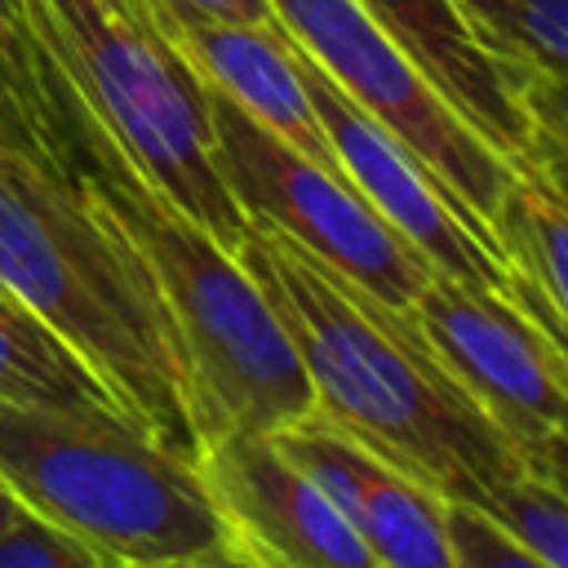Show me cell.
Returning a JSON list of instances; mask_svg holds the SVG:
<instances>
[{"instance_id": "cell-17", "label": "cell", "mask_w": 568, "mask_h": 568, "mask_svg": "<svg viewBox=\"0 0 568 568\" xmlns=\"http://www.w3.org/2000/svg\"><path fill=\"white\" fill-rule=\"evenodd\" d=\"M524 550H532L550 568H568V493L564 479L537 475V470H515L484 506Z\"/></svg>"}, {"instance_id": "cell-22", "label": "cell", "mask_w": 568, "mask_h": 568, "mask_svg": "<svg viewBox=\"0 0 568 568\" xmlns=\"http://www.w3.org/2000/svg\"><path fill=\"white\" fill-rule=\"evenodd\" d=\"M22 510H27V506H22V501H18L13 493H9V484L0 479V532H4V528H9V524H13L18 515H22Z\"/></svg>"}, {"instance_id": "cell-15", "label": "cell", "mask_w": 568, "mask_h": 568, "mask_svg": "<svg viewBox=\"0 0 568 568\" xmlns=\"http://www.w3.org/2000/svg\"><path fill=\"white\" fill-rule=\"evenodd\" d=\"M0 404L62 408V413H124L115 395L75 359L36 315L0 293ZM129 417V413H124Z\"/></svg>"}, {"instance_id": "cell-6", "label": "cell", "mask_w": 568, "mask_h": 568, "mask_svg": "<svg viewBox=\"0 0 568 568\" xmlns=\"http://www.w3.org/2000/svg\"><path fill=\"white\" fill-rule=\"evenodd\" d=\"M204 106L217 173L244 222L271 226L324 271L404 315L435 271L368 209V200L337 169L306 160L284 138L262 129L222 89L204 84Z\"/></svg>"}, {"instance_id": "cell-14", "label": "cell", "mask_w": 568, "mask_h": 568, "mask_svg": "<svg viewBox=\"0 0 568 568\" xmlns=\"http://www.w3.org/2000/svg\"><path fill=\"white\" fill-rule=\"evenodd\" d=\"M493 248H497V257L510 275L515 306L564 346L568 204H564V178L559 173L524 169V173L510 178V186H506V195L493 213Z\"/></svg>"}, {"instance_id": "cell-8", "label": "cell", "mask_w": 568, "mask_h": 568, "mask_svg": "<svg viewBox=\"0 0 568 568\" xmlns=\"http://www.w3.org/2000/svg\"><path fill=\"white\" fill-rule=\"evenodd\" d=\"M444 373L515 444L537 475L564 479L568 364L564 346L510 297L430 275L404 311Z\"/></svg>"}, {"instance_id": "cell-23", "label": "cell", "mask_w": 568, "mask_h": 568, "mask_svg": "<svg viewBox=\"0 0 568 568\" xmlns=\"http://www.w3.org/2000/svg\"><path fill=\"white\" fill-rule=\"evenodd\" d=\"M120 568H195V564H120Z\"/></svg>"}, {"instance_id": "cell-18", "label": "cell", "mask_w": 568, "mask_h": 568, "mask_svg": "<svg viewBox=\"0 0 568 568\" xmlns=\"http://www.w3.org/2000/svg\"><path fill=\"white\" fill-rule=\"evenodd\" d=\"M448 524V559L453 568H550L532 550H524L493 515H484L470 501H448L444 506Z\"/></svg>"}, {"instance_id": "cell-19", "label": "cell", "mask_w": 568, "mask_h": 568, "mask_svg": "<svg viewBox=\"0 0 568 568\" xmlns=\"http://www.w3.org/2000/svg\"><path fill=\"white\" fill-rule=\"evenodd\" d=\"M0 568H106L80 537L22 510L0 532Z\"/></svg>"}, {"instance_id": "cell-9", "label": "cell", "mask_w": 568, "mask_h": 568, "mask_svg": "<svg viewBox=\"0 0 568 568\" xmlns=\"http://www.w3.org/2000/svg\"><path fill=\"white\" fill-rule=\"evenodd\" d=\"M359 9L515 173L564 178V80L501 62L453 0H359Z\"/></svg>"}, {"instance_id": "cell-3", "label": "cell", "mask_w": 568, "mask_h": 568, "mask_svg": "<svg viewBox=\"0 0 568 568\" xmlns=\"http://www.w3.org/2000/svg\"><path fill=\"white\" fill-rule=\"evenodd\" d=\"M0 293L84 359L142 430L200 462L186 377L142 257L62 169L4 133Z\"/></svg>"}, {"instance_id": "cell-5", "label": "cell", "mask_w": 568, "mask_h": 568, "mask_svg": "<svg viewBox=\"0 0 568 568\" xmlns=\"http://www.w3.org/2000/svg\"><path fill=\"white\" fill-rule=\"evenodd\" d=\"M36 40L58 62L75 106L129 169L226 248H240L235 209L204 106V84L138 0H27Z\"/></svg>"}, {"instance_id": "cell-12", "label": "cell", "mask_w": 568, "mask_h": 568, "mask_svg": "<svg viewBox=\"0 0 568 568\" xmlns=\"http://www.w3.org/2000/svg\"><path fill=\"white\" fill-rule=\"evenodd\" d=\"M275 439L342 506L373 568H453L444 524L448 501L439 493L395 470L315 413L275 430Z\"/></svg>"}, {"instance_id": "cell-10", "label": "cell", "mask_w": 568, "mask_h": 568, "mask_svg": "<svg viewBox=\"0 0 568 568\" xmlns=\"http://www.w3.org/2000/svg\"><path fill=\"white\" fill-rule=\"evenodd\" d=\"M297 71L342 178L368 200V209L435 275H448L470 288H493L515 302L506 266L470 226V217L457 209V200L435 182V173L404 142H395L368 111H359L302 49H297Z\"/></svg>"}, {"instance_id": "cell-11", "label": "cell", "mask_w": 568, "mask_h": 568, "mask_svg": "<svg viewBox=\"0 0 568 568\" xmlns=\"http://www.w3.org/2000/svg\"><path fill=\"white\" fill-rule=\"evenodd\" d=\"M213 510L244 568H373L342 506L275 430H231L200 453Z\"/></svg>"}, {"instance_id": "cell-13", "label": "cell", "mask_w": 568, "mask_h": 568, "mask_svg": "<svg viewBox=\"0 0 568 568\" xmlns=\"http://www.w3.org/2000/svg\"><path fill=\"white\" fill-rule=\"evenodd\" d=\"M164 36L204 84L222 89L240 111H248L262 129L284 138L306 160L337 169L328 138L315 120V106L306 98L297 49L280 31V22H195L173 27Z\"/></svg>"}, {"instance_id": "cell-20", "label": "cell", "mask_w": 568, "mask_h": 568, "mask_svg": "<svg viewBox=\"0 0 568 568\" xmlns=\"http://www.w3.org/2000/svg\"><path fill=\"white\" fill-rule=\"evenodd\" d=\"M160 31L195 22H275L266 0H138Z\"/></svg>"}, {"instance_id": "cell-21", "label": "cell", "mask_w": 568, "mask_h": 568, "mask_svg": "<svg viewBox=\"0 0 568 568\" xmlns=\"http://www.w3.org/2000/svg\"><path fill=\"white\" fill-rule=\"evenodd\" d=\"M0 133H4V138H13L18 146H27V151H36V155H40V146H36V138H31V129H27L22 111H18V102H13L9 84H4V75H0ZM40 160H44V155H40Z\"/></svg>"}, {"instance_id": "cell-7", "label": "cell", "mask_w": 568, "mask_h": 568, "mask_svg": "<svg viewBox=\"0 0 568 568\" xmlns=\"http://www.w3.org/2000/svg\"><path fill=\"white\" fill-rule=\"evenodd\" d=\"M266 4L280 31L359 111H368L395 142H404L435 173V182L457 200V209L493 248V213L515 169L435 93V84L359 9V0H266Z\"/></svg>"}, {"instance_id": "cell-1", "label": "cell", "mask_w": 568, "mask_h": 568, "mask_svg": "<svg viewBox=\"0 0 568 568\" xmlns=\"http://www.w3.org/2000/svg\"><path fill=\"white\" fill-rule=\"evenodd\" d=\"M235 253L302 359L315 417L444 501L484 506L524 470L515 444L444 373L408 315L377 306L271 226L244 222Z\"/></svg>"}, {"instance_id": "cell-16", "label": "cell", "mask_w": 568, "mask_h": 568, "mask_svg": "<svg viewBox=\"0 0 568 568\" xmlns=\"http://www.w3.org/2000/svg\"><path fill=\"white\" fill-rule=\"evenodd\" d=\"M475 36L515 71L564 80L568 0H453Z\"/></svg>"}, {"instance_id": "cell-2", "label": "cell", "mask_w": 568, "mask_h": 568, "mask_svg": "<svg viewBox=\"0 0 568 568\" xmlns=\"http://www.w3.org/2000/svg\"><path fill=\"white\" fill-rule=\"evenodd\" d=\"M67 178L133 244L160 297L200 453L231 430H284L315 413L302 359L235 248L160 200L106 133L75 106L58 71Z\"/></svg>"}, {"instance_id": "cell-4", "label": "cell", "mask_w": 568, "mask_h": 568, "mask_svg": "<svg viewBox=\"0 0 568 568\" xmlns=\"http://www.w3.org/2000/svg\"><path fill=\"white\" fill-rule=\"evenodd\" d=\"M0 479L31 515L80 537L106 568H244L200 462L124 413L0 404Z\"/></svg>"}]
</instances>
